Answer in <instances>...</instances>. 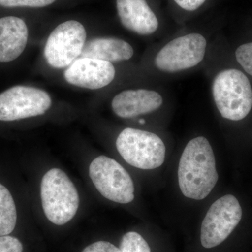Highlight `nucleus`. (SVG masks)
I'll return each instance as SVG.
<instances>
[{
	"label": "nucleus",
	"instance_id": "nucleus-5",
	"mask_svg": "<svg viewBox=\"0 0 252 252\" xmlns=\"http://www.w3.org/2000/svg\"><path fill=\"white\" fill-rule=\"evenodd\" d=\"M89 175L99 193L111 201L127 204L135 198L130 175L114 159L105 156L96 158L89 167Z\"/></svg>",
	"mask_w": 252,
	"mask_h": 252
},
{
	"label": "nucleus",
	"instance_id": "nucleus-20",
	"mask_svg": "<svg viewBox=\"0 0 252 252\" xmlns=\"http://www.w3.org/2000/svg\"><path fill=\"white\" fill-rule=\"evenodd\" d=\"M82 252H122L120 249L107 241H98L86 247Z\"/></svg>",
	"mask_w": 252,
	"mask_h": 252
},
{
	"label": "nucleus",
	"instance_id": "nucleus-12",
	"mask_svg": "<svg viewBox=\"0 0 252 252\" xmlns=\"http://www.w3.org/2000/svg\"><path fill=\"white\" fill-rule=\"evenodd\" d=\"M118 14L123 26L140 35L153 34L158 21L146 0H117Z\"/></svg>",
	"mask_w": 252,
	"mask_h": 252
},
{
	"label": "nucleus",
	"instance_id": "nucleus-21",
	"mask_svg": "<svg viewBox=\"0 0 252 252\" xmlns=\"http://www.w3.org/2000/svg\"><path fill=\"white\" fill-rule=\"evenodd\" d=\"M176 4L186 11H193L199 9L206 0H174Z\"/></svg>",
	"mask_w": 252,
	"mask_h": 252
},
{
	"label": "nucleus",
	"instance_id": "nucleus-4",
	"mask_svg": "<svg viewBox=\"0 0 252 252\" xmlns=\"http://www.w3.org/2000/svg\"><path fill=\"white\" fill-rule=\"evenodd\" d=\"M116 145L124 160L137 168L153 170L165 161L166 147L153 132L127 127L118 136Z\"/></svg>",
	"mask_w": 252,
	"mask_h": 252
},
{
	"label": "nucleus",
	"instance_id": "nucleus-2",
	"mask_svg": "<svg viewBox=\"0 0 252 252\" xmlns=\"http://www.w3.org/2000/svg\"><path fill=\"white\" fill-rule=\"evenodd\" d=\"M212 95L220 115L238 122L250 114L252 89L248 77L236 69H227L217 74L212 83Z\"/></svg>",
	"mask_w": 252,
	"mask_h": 252
},
{
	"label": "nucleus",
	"instance_id": "nucleus-11",
	"mask_svg": "<svg viewBox=\"0 0 252 252\" xmlns=\"http://www.w3.org/2000/svg\"><path fill=\"white\" fill-rule=\"evenodd\" d=\"M163 103L160 94L147 89L126 90L117 94L112 101V108L116 115L130 119L158 110Z\"/></svg>",
	"mask_w": 252,
	"mask_h": 252
},
{
	"label": "nucleus",
	"instance_id": "nucleus-14",
	"mask_svg": "<svg viewBox=\"0 0 252 252\" xmlns=\"http://www.w3.org/2000/svg\"><path fill=\"white\" fill-rule=\"evenodd\" d=\"M133 55V48L126 41L117 38H97L86 43L80 57L114 63L127 61Z\"/></svg>",
	"mask_w": 252,
	"mask_h": 252
},
{
	"label": "nucleus",
	"instance_id": "nucleus-18",
	"mask_svg": "<svg viewBox=\"0 0 252 252\" xmlns=\"http://www.w3.org/2000/svg\"><path fill=\"white\" fill-rule=\"evenodd\" d=\"M56 0H0V6L6 8H40L52 4Z\"/></svg>",
	"mask_w": 252,
	"mask_h": 252
},
{
	"label": "nucleus",
	"instance_id": "nucleus-16",
	"mask_svg": "<svg viewBox=\"0 0 252 252\" xmlns=\"http://www.w3.org/2000/svg\"><path fill=\"white\" fill-rule=\"evenodd\" d=\"M119 249L122 252H151L150 247L143 237L134 231L123 236Z\"/></svg>",
	"mask_w": 252,
	"mask_h": 252
},
{
	"label": "nucleus",
	"instance_id": "nucleus-9",
	"mask_svg": "<svg viewBox=\"0 0 252 252\" xmlns=\"http://www.w3.org/2000/svg\"><path fill=\"white\" fill-rule=\"evenodd\" d=\"M51 103L46 91L31 86H14L0 94V121L13 122L43 115Z\"/></svg>",
	"mask_w": 252,
	"mask_h": 252
},
{
	"label": "nucleus",
	"instance_id": "nucleus-17",
	"mask_svg": "<svg viewBox=\"0 0 252 252\" xmlns=\"http://www.w3.org/2000/svg\"><path fill=\"white\" fill-rule=\"evenodd\" d=\"M235 58L244 70L252 77V42L239 46L235 51Z\"/></svg>",
	"mask_w": 252,
	"mask_h": 252
},
{
	"label": "nucleus",
	"instance_id": "nucleus-3",
	"mask_svg": "<svg viewBox=\"0 0 252 252\" xmlns=\"http://www.w3.org/2000/svg\"><path fill=\"white\" fill-rule=\"evenodd\" d=\"M41 199L46 218L54 224H66L77 214L79 193L65 172L59 168L49 170L41 182Z\"/></svg>",
	"mask_w": 252,
	"mask_h": 252
},
{
	"label": "nucleus",
	"instance_id": "nucleus-7",
	"mask_svg": "<svg viewBox=\"0 0 252 252\" xmlns=\"http://www.w3.org/2000/svg\"><path fill=\"white\" fill-rule=\"evenodd\" d=\"M206 49V39L198 33H190L167 43L158 53L154 63L162 72L187 70L203 61Z\"/></svg>",
	"mask_w": 252,
	"mask_h": 252
},
{
	"label": "nucleus",
	"instance_id": "nucleus-6",
	"mask_svg": "<svg viewBox=\"0 0 252 252\" xmlns=\"http://www.w3.org/2000/svg\"><path fill=\"white\" fill-rule=\"evenodd\" d=\"M243 217L241 205L233 195L217 200L209 209L202 223L200 241L205 248L218 246L227 239Z\"/></svg>",
	"mask_w": 252,
	"mask_h": 252
},
{
	"label": "nucleus",
	"instance_id": "nucleus-1",
	"mask_svg": "<svg viewBox=\"0 0 252 252\" xmlns=\"http://www.w3.org/2000/svg\"><path fill=\"white\" fill-rule=\"evenodd\" d=\"M177 175L186 198L201 200L210 195L219 175L213 149L207 138L200 136L189 141L181 156Z\"/></svg>",
	"mask_w": 252,
	"mask_h": 252
},
{
	"label": "nucleus",
	"instance_id": "nucleus-13",
	"mask_svg": "<svg viewBox=\"0 0 252 252\" xmlns=\"http://www.w3.org/2000/svg\"><path fill=\"white\" fill-rule=\"evenodd\" d=\"M28 39V28L23 20L16 16L0 18V62L18 59L26 49Z\"/></svg>",
	"mask_w": 252,
	"mask_h": 252
},
{
	"label": "nucleus",
	"instance_id": "nucleus-15",
	"mask_svg": "<svg viewBox=\"0 0 252 252\" xmlns=\"http://www.w3.org/2000/svg\"><path fill=\"white\" fill-rule=\"evenodd\" d=\"M17 211L12 195L0 184V236L9 235L16 227Z\"/></svg>",
	"mask_w": 252,
	"mask_h": 252
},
{
	"label": "nucleus",
	"instance_id": "nucleus-19",
	"mask_svg": "<svg viewBox=\"0 0 252 252\" xmlns=\"http://www.w3.org/2000/svg\"><path fill=\"white\" fill-rule=\"evenodd\" d=\"M23 250L18 239L9 235L0 236V252H23Z\"/></svg>",
	"mask_w": 252,
	"mask_h": 252
},
{
	"label": "nucleus",
	"instance_id": "nucleus-8",
	"mask_svg": "<svg viewBox=\"0 0 252 252\" xmlns=\"http://www.w3.org/2000/svg\"><path fill=\"white\" fill-rule=\"evenodd\" d=\"M86 39L85 28L79 21L61 23L50 34L46 41L44 48L46 61L56 69L68 67L81 56Z\"/></svg>",
	"mask_w": 252,
	"mask_h": 252
},
{
	"label": "nucleus",
	"instance_id": "nucleus-10",
	"mask_svg": "<svg viewBox=\"0 0 252 252\" xmlns=\"http://www.w3.org/2000/svg\"><path fill=\"white\" fill-rule=\"evenodd\" d=\"M116 75L112 63L101 60L80 58L74 61L64 74L71 85L97 90L108 86Z\"/></svg>",
	"mask_w": 252,
	"mask_h": 252
}]
</instances>
